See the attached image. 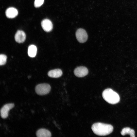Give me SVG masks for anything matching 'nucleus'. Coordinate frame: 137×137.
<instances>
[{"label": "nucleus", "instance_id": "nucleus-3", "mask_svg": "<svg viewBox=\"0 0 137 137\" xmlns=\"http://www.w3.org/2000/svg\"><path fill=\"white\" fill-rule=\"evenodd\" d=\"M35 89L36 93L38 95H43L47 94L49 92L51 87L48 84L41 83L37 85Z\"/></svg>", "mask_w": 137, "mask_h": 137}, {"label": "nucleus", "instance_id": "nucleus-14", "mask_svg": "<svg viewBox=\"0 0 137 137\" xmlns=\"http://www.w3.org/2000/svg\"><path fill=\"white\" fill-rule=\"evenodd\" d=\"M7 57L3 54H1L0 55V65H3L5 64L6 62Z\"/></svg>", "mask_w": 137, "mask_h": 137}, {"label": "nucleus", "instance_id": "nucleus-2", "mask_svg": "<svg viewBox=\"0 0 137 137\" xmlns=\"http://www.w3.org/2000/svg\"><path fill=\"white\" fill-rule=\"evenodd\" d=\"M102 95L104 99L111 104H116L120 101V98L118 94L110 88L105 90L103 92Z\"/></svg>", "mask_w": 137, "mask_h": 137}, {"label": "nucleus", "instance_id": "nucleus-5", "mask_svg": "<svg viewBox=\"0 0 137 137\" xmlns=\"http://www.w3.org/2000/svg\"><path fill=\"white\" fill-rule=\"evenodd\" d=\"M14 106L13 103L7 104L4 105L0 110V114L1 117L3 119L6 118L8 115V112Z\"/></svg>", "mask_w": 137, "mask_h": 137}, {"label": "nucleus", "instance_id": "nucleus-10", "mask_svg": "<svg viewBox=\"0 0 137 137\" xmlns=\"http://www.w3.org/2000/svg\"><path fill=\"white\" fill-rule=\"evenodd\" d=\"M18 14L17 10L13 7H10L8 8L6 11V15L9 18H13L17 16Z\"/></svg>", "mask_w": 137, "mask_h": 137}, {"label": "nucleus", "instance_id": "nucleus-6", "mask_svg": "<svg viewBox=\"0 0 137 137\" xmlns=\"http://www.w3.org/2000/svg\"><path fill=\"white\" fill-rule=\"evenodd\" d=\"M88 73V69L83 66L78 67L74 71L75 75L77 77H82L87 75Z\"/></svg>", "mask_w": 137, "mask_h": 137}, {"label": "nucleus", "instance_id": "nucleus-8", "mask_svg": "<svg viewBox=\"0 0 137 137\" xmlns=\"http://www.w3.org/2000/svg\"><path fill=\"white\" fill-rule=\"evenodd\" d=\"M26 38V36L25 33L21 30H18L16 33L14 37L15 41L19 43L24 42Z\"/></svg>", "mask_w": 137, "mask_h": 137}, {"label": "nucleus", "instance_id": "nucleus-7", "mask_svg": "<svg viewBox=\"0 0 137 137\" xmlns=\"http://www.w3.org/2000/svg\"><path fill=\"white\" fill-rule=\"evenodd\" d=\"M41 25L43 29L46 32L50 31L53 28L52 22L48 19H45L43 20L41 22Z\"/></svg>", "mask_w": 137, "mask_h": 137}, {"label": "nucleus", "instance_id": "nucleus-11", "mask_svg": "<svg viewBox=\"0 0 137 137\" xmlns=\"http://www.w3.org/2000/svg\"><path fill=\"white\" fill-rule=\"evenodd\" d=\"M62 74V70L59 69H56L49 71L48 73V76L51 77L57 78L61 77Z\"/></svg>", "mask_w": 137, "mask_h": 137}, {"label": "nucleus", "instance_id": "nucleus-15", "mask_svg": "<svg viewBox=\"0 0 137 137\" xmlns=\"http://www.w3.org/2000/svg\"><path fill=\"white\" fill-rule=\"evenodd\" d=\"M44 0H35L34 5L36 7H38L41 6L43 3Z\"/></svg>", "mask_w": 137, "mask_h": 137}, {"label": "nucleus", "instance_id": "nucleus-1", "mask_svg": "<svg viewBox=\"0 0 137 137\" xmlns=\"http://www.w3.org/2000/svg\"><path fill=\"white\" fill-rule=\"evenodd\" d=\"M93 132L99 136H105L111 133L113 131V126L109 124L98 122L93 124L91 127Z\"/></svg>", "mask_w": 137, "mask_h": 137}, {"label": "nucleus", "instance_id": "nucleus-12", "mask_svg": "<svg viewBox=\"0 0 137 137\" xmlns=\"http://www.w3.org/2000/svg\"><path fill=\"white\" fill-rule=\"evenodd\" d=\"M121 133L123 135L128 134L131 137H135L134 131L129 127H126L124 128L122 130Z\"/></svg>", "mask_w": 137, "mask_h": 137}, {"label": "nucleus", "instance_id": "nucleus-4", "mask_svg": "<svg viewBox=\"0 0 137 137\" xmlns=\"http://www.w3.org/2000/svg\"><path fill=\"white\" fill-rule=\"evenodd\" d=\"M76 36L77 40L81 43L85 42L88 39V35L86 31L82 28L77 29L76 32Z\"/></svg>", "mask_w": 137, "mask_h": 137}, {"label": "nucleus", "instance_id": "nucleus-9", "mask_svg": "<svg viewBox=\"0 0 137 137\" xmlns=\"http://www.w3.org/2000/svg\"><path fill=\"white\" fill-rule=\"evenodd\" d=\"M38 137H50L51 134L48 130L44 128H41L38 130L36 132Z\"/></svg>", "mask_w": 137, "mask_h": 137}, {"label": "nucleus", "instance_id": "nucleus-13", "mask_svg": "<svg viewBox=\"0 0 137 137\" xmlns=\"http://www.w3.org/2000/svg\"><path fill=\"white\" fill-rule=\"evenodd\" d=\"M37 49L36 46L33 45H30L28 48V54L31 57H35L37 54Z\"/></svg>", "mask_w": 137, "mask_h": 137}]
</instances>
